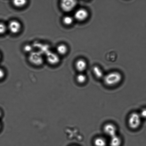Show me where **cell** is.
<instances>
[{
  "label": "cell",
  "mask_w": 146,
  "mask_h": 146,
  "mask_svg": "<svg viewBox=\"0 0 146 146\" xmlns=\"http://www.w3.org/2000/svg\"><path fill=\"white\" fill-rule=\"evenodd\" d=\"M122 79V76L119 73L114 71L105 75L104 77V81L106 85L112 87L119 83Z\"/></svg>",
  "instance_id": "cell-1"
},
{
  "label": "cell",
  "mask_w": 146,
  "mask_h": 146,
  "mask_svg": "<svg viewBox=\"0 0 146 146\" xmlns=\"http://www.w3.org/2000/svg\"><path fill=\"white\" fill-rule=\"evenodd\" d=\"M141 118L139 114L136 112L131 113L128 118L129 126L132 129H136L139 128L141 124Z\"/></svg>",
  "instance_id": "cell-2"
},
{
  "label": "cell",
  "mask_w": 146,
  "mask_h": 146,
  "mask_svg": "<svg viewBox=\"0 0 146 146\" xmlns=\"http://www.w3.org/2000/svg\"><path fill=\"white\" fill-rule=\"evenodd\" d=\"M77 4L76 0H61L60 4L61 9L66 12L72 11Z\"/></svg>",
  "instance_id": "cell-3"
},
{
  "label": "cell",
  "mask_w": 146,
  "mask_h": 146,
  "mask_svg": "<svg viewBox=\"0 0 146 146\" xmlns=\"http://www.w3.org/2000/svg\"><path fill=\"white\" fill-rule=\"evenodd\" d=\"M88 13L84 9H80L77 10L74 14V17L78 21H85L88 17Z\"/></svg>",
  "instance_id": "cell-4"
},
{
  "label": "cell",
  "mask_w": 146,
  "mask_h": 146,
  "mask_svg": "<svg viewBox=\"0 0 146 146\" xmlns=\"http://www.w3.org/2000/svg\"><path fill=\"white\" fill-rule=\"evenodd\" d=\"M104 133L110 137L117 135L116 127L112 124L108 123L105 124L104 127Z\"/></svg>",
  "instance_id": "cell-5"
},
{
  "label": "cell",
  "mask_w": 146,
  "mask_h": 146,
  "mask_svg": "<svg viewBox=\"0 0 146 146\" xmlns=\"http://www.w3.org/2000/svg\"><path fill=\"white\" fill-rule=\"evenodd\" d=\"M21 25L18 21L13 20L11 21L8 24V28L10 32L13 34H16L20 32Z\"/></svg>",
  "instance_id": "cell-6"
},
{
  "label": "cell",
  "mask_w": 146,
  "mask_h": 146,
  "mask_svg": "<svg viewBox=\"0 0 146 146\" xmlns=\"http://www.w3.org/2000/svg\"><path fill=\"white\" fill-rule=\"evenodd\" d=\"M29 61L31 63L36 65H41L42 63L43 59L40 54L37 52H33L30 54Z\"/></svg>",
  "instance_id": "cell-7"
},
{
  "label": "cell",
  "mask_w": 146,
  "mask_h": 146,
  "mask_svg": "<svg viewBox=\"0 0 146 146\" xmlns=\"http://www.w3.org/2000/svg\"><path fill=\"white\" fill-rule=\"evenodd\" d=\"M47 60L49 63L52 65H55L60 61V58L57 54L54 53H49L47 56Z\"/></svg>",
  "instance_id": "cell-8"
},
{
  "label": "cell",
  "mask_w": 146,
  "mask_h": 146,
  "mask_svg": "<svg viewBox=\"0 0 146 146\" xmlns=\"http://www.w3.org/2000/svg\"><path fill=\"white\" fill-rule=\"evenodd\" d=\"M75 66L77 71L80 72H82L87 68V63L84 59H79L76 62Z\"/></svg>",
  "instance_id": "cell-9"
},
{
  "label": "cell",
  "mask_w": 146,
  "mask_h": 146,
  "mask_svg": "<svg viewBox=\"0 0 146 146\" xmlns=\"http://www.w3.org/2000/svg\"><path fill=\"white\" fill-rule=\"evenodd\" d=\"M121 138L116 135L111 137L110 145L111 146H121Z\"/></svg>",
  "instance_id": "cell-10"
},
{
  "label": "cell",
  "mask_w": 146,
  "mask_h": 146,
  "mask_svg": "<svg viewBox=\"0 0 146 146\" xmlns=\"http://www.w3.org/2000/svg\"><path fill=\"white\" fill-rule=\"evenodd\" d=\"M93 72L96 78L101 79L104 77V73L99 67L95 66L93 68Z\"/></svg>",
  "instance_id": "cell-11"
},
{
  "label": "cell",
  "mask_w": 146,
  "mask_h": 146,
  "mask_svg": "<svg viewBox=\"0 0 146 146\" xmlns=\"http://www.w3.org/2000/svg\"><path fill=\"white\" fill-rule=\"evenodd\" d=\"M57 52L61 55H64L66 54L68 51V48L66 45L61 44L58 45L56 49Z\"/></svg>",
  "instance_id": "cell-12"
},
{
  "label": "cell",
  "mask_w": 146,
  "mask_h": 146,
  "mask_svg": "<svg viewBox=\"0 0 146 146\" xmlns=\"http://www.w3.org/2000/svg\"><path fill=\"white\" fill-rule=\"evenodd\" d=\"M13 4L17 8H22L27 3V0H12Z\"/></svg>",
  "instance_id": "cell-13"
},
{
  "label": "cell",
  "mask_w": 146,
  "mask_h": 146,
  "mask_svg": "<svg viewBox=\"0 0 146 146\" xmlns=\"http://www.w3.org/2000/svg\"><path fill=\"white\" fill-rule=\"evenodd\" d=\"M94 143L95 146H106L107 145L106 140L102 137H98L96 138L94 140Z\"/></svg>",
  "instance_id": "cell-14"
},
{
  "label": "cell",
  "mask_w": 146,
  "mask_h": 146,
  "mask_svg": "<svg viewBox=\"0 0 146 146\" xmlns=\"http://www.w3.org/2000/svg\"><path fill=\"white\" fill-rule=\"evenodd\" d=\"M76 80L79 83L84 84L86 82L87 80V77L85 75L83 74H80L77 75Z\"/></svg>",
  "instance_id": "cell-15"
},
{
  "label": "cell",
  "mask_w": 146,
  "mask_h": 146,
  "mask_svg": "<svg viewBox=\"0 0 146 146\" xmlns=\"http://www.w3.org/2000/svg\"><path fill=\"white\" fill-rule=\"evenodd\" d=\"M73 21H74V19H73L72 17L70 16H65L64 17L62 20L64 24L67 25H70L72 24Z\"/></svg>",
  "instance_id": "cell-16"
},
{
  "label": "cell",
  "mask_w": 146,
  "mask_h": 146,
  "mask_svg": "<svg viewBox=\"0 0 146 146\" xmlns=\"http://www.w3.org/2000/svg\"><path fill=\"white\" fill-rule=\"evenodd\" d=\"M7 29L5 24L2 23H0V34H4L6 31Z\"/></svg>",
  "instance_id": "cell-17"
},
{
  "label": "cell",
  "mask_w": 146,
  "mask_h": 146,
  "mask_svg": "<svg viewBox=\"0 0 146 146\" xmlns=\"http://www.w3.org/2000/svg\"><path fill=\"white\" fill-rule=\"evenodd\" d=\"M139 114L141 118H146V109H143Z\"/></svg>",
  "instance_id": "cell-18"
},
{
  "label": "cell",
  "mask_w": 146,
  "mask_h": 146,
  "mask_svg": "<svg viewBox=\"0 0 146 146\" xmlns=\"http://www.w3.org/2000/svg\"><path fill=\"white\" fill-rule=\"evenodd\" d=\"M5 76V72L1 69L0 68V80L2 79Z\"/></svg>",
  "instance_id": "cell-19"
},
{
  "label": "cell",
  "mask_w": 146,
  "mask_h": 146,
  "mask_svg": "<svg viewBox=\"0 0 146 146\" xmlns=\"http://www.w3.org/2000/svg\"><path fill=\"white\" fill-rule=\"evenodd\" d=\"M24 50L26 51H31L32 49V48L29 45H26L25 47H24Z\"/></svg>",
  "instance_id": "cell-20"
},
{
  "label": "cell",
  "mask_w": 146,
  "mask_h": 146,
  "mask_svg": "<svg viewBox=\"0 0 146 146\" xmlns=\"http://www.w3.org/2000/svg\"><path fill=\"white\" fill-rule=\"evenodd\" d=\"M1 111H0V118H1Z\"/></svg>",
  "instance_id": "cell-21"
},
{
  "label": "cell",
  "mask_w": 146,
  "mask_h": 146,
  "mask_svg": "<svg viewBox=\"0 0 146 146\" xmlns=\"http://www.w3.org/2000/svg\"><path fill=\"white\" fill-rule=\"evenodd\" d=\"M1 123H0V129H1Z\"/></svg>",
  "instance_id": "cell-22"
},
{
  "label": "cell",
  "mask_w": 146,
  "mask_h": 146,
  "mask_svg": "<svg viewBox=\"0 0 146 146\" xmlns=\"http://www.w3.org/2000/svg\"><path fill=\"white\" fill-rule=\"evenodd\" d=\"M1 54H0V60H1Z\"/></svg>",
  "instance_id": "cell-23"
}]
</instances>
